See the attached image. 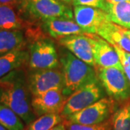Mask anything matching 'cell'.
Returning <instances> with one entry per match:
<instances>
[{
	"mask_svg": "<svg viewBox=\"0 0 130 130\" xmlns=\"http://www.w3.org/2000/svg\"><path fill=\"white\" fill-rule=\"evenodd\" d=\"M30 95L27 74L23 67L0 79V103L11 108L27 125L36 116L32 110Z\"/></svg>",
	"mask_w": 130,
	"mask_h": 130,
	"instance_id": "cell-1",
	"label": "cell"
},
{
	"mask_svg": "<svg viewBox=\"0 0 130 130\" xmlns=\"http://www.w3.org/2000/svg\"><path fill=\"white\" fill-rule=\"evenodd\" d=\"M64 86L62 92L68 98L83 85L98 78L97 72L93 67L80 60L70 51H64L60 56Z\"/></svg>",
	"mask_w": 130,
	"mask_h": 130,
	"instance_id": "cell-2",
	"label": "cell"
},
{
	"mask_svg": "<svg viewBox=\"0 0 130 130\" xmlns=\"http://www.w3.org/2000/svg\"><path fill=\"white\" fill-rule=\"evenodd\" d=\"M19 8L28 25L56 18L73 19L72 9L58 0H22Z\"/></svg>",
	"mask_w": 130,
	"mask_h": 130,
	"instance_id": "cell-3",
	"label": "cell"
},
{
	"mask_svg": "<svg viewBox=\"0 0 130 130\" xmlns=\"http://www.w3.org/2000/svg\"><path fill=\"white\" fill-rule=\"evenodd\" d=\"M106 95L107 94L105 89L98 77L77 89L67 98L61 115L67 118L106 97Z\"/></svg>",
	"mask_w": 130,
	"mask_h": 130,
	"instance_id": "cell-4",
	"label": "cell"
},
{
	"mask_svg": "<svg viewBox=\"0 0 130 130\" xmlns=\"http://www.w3.org/2000/svg\"><path fill=\"white\" fill-rule=\"evenodd\" d=\"M98 79L107 95L115 102L122 103L130 98V82L124 70L117 67L96 69Z\"/></svg>",
	"mask_w": 130,
	"mask_h": 130,
	"instance_id": "cell-5",
	"label": "cell"
},
{
	"mask_svg": "<svg viewBox=\"0 0 130 130\" xmlns=\"http://www.w3.org/2000/svg\"><path fill=\"white\" fill-rule=\"evenodd\" d=\"M28 65L32 70L58 68L59 62L54 42L44 36L35 39L29 47Z\"/></svg>",
	"mask_w": 130,
	"mask_h": 130,
	"instance_id": "cell-6",
	"label": "cell"
},
{
	"mask_svg": "<svg viewBox=\"0 0 130 130\" xmlns=\"http://www.w3.org/2000/svg\"><path fill=\"white\" fill-rule=\"evenodd\" d=\"M115 111V101L111 98L104 97L65 119L81 124H98L109 119Z\"/></svg>",
	"mask_w": 130,
	"mask_h": 130,
	"instance_id": "cell-7",
	"label": "cell"
},
{
	"mask_svg": "<svg viewBox=\"0 0 130 130\" xmlns=\"http://www.w3.org/2000/svg\"><path fill=\"white\" fill-rule=\"evenodd\" d=\"M28 87L32 96L38 95L53 89H63L62 71L58 68L32 70L27 75Z\"/></svg>",
	"mask_w": 130,
	"mask_h": 130,
	"instance_id": "cell-8",
	"label": "cell"
},
{
	"mask_svg": "<svg viewBox=\"0 0 130 130\" xmlns=\"http://www.w3.org/2000/svg\"><path fill=\"white\" fill-rule=\"evenodd\" d=\"M62 46L72 53L80 60L95 67L94 58L95 38L93 34L83 33L67 36L57 39Z\"/></svg>",
	"mask_w": 130,
	"mask_h": 130,
	"instance_id": "cell-9",
	"label": "cell"
},
{
	"mask_svg": "<svg viewBox=\"0 0 130 130\" xmlns=\"http://www.w3.org/2000/svg\"><path fill=\"white\" fill-rule=\"evenodd\" d=\"M74 7V20L87 33L96 34L102 25L111 21L106 12L102 9L84 5Z\"/></svg>",
	"mask_w": 130,
	"mask_h": 130,
	"instance_id": "cell-10",
	"label": "cell"
},
{
	"mask_svg": "<svg viewBox=\"0 0 130 130\" xmlns=\"http://www.w3.org/2000/svg\"><path fill=\"white\" fill-rule=\"evenodd\" d=\"M67 99L61 89H53L32 96L31 105L36 116L48 113H61Z\"/></svg>",
	"mask_w": 130,
	"mask_h": 130,
	"instance_id": "cell-11",
	"label": "cell"
},
{
	"mask_svg": "<svg viewBox=\"0 0 130 130\" xmlns=\"http://www.w3.org/2000/svg\"><path fill=\"white\" fill-rule=\"evenodd\" d=\"M95 38L94 58L95 68L117 67L123 70L119 54L111 43L98 35L93 34Z\"/></svg>",
	"mask_w": 130,
	"mask_h": 130,
	"instance_id": "cell-12",
	"label": "cell"
},
{
	"mask_svg": "<svg viewBox=\"0 0 130 130\" xmlns=\"http://www.w3.org/2000/svg\"><path fill=\"white\" fill-rule=\"evenodd\" d=\"M41 28L43 31L56 39L71 35L87 33L72 19L64 18L46 20L41 23Z\"/></svg>",
	"mask_w": 130,
	"mask_h": 130,
	"instance_id": "cell-13",
	"label": "cell"
},
{
	"mask_svg": "<svg viewBox=\"0 0 130 130\" xmlns=\"http://www.w3.org/2000/svg\"><path fill=\"white\" fill-rule=\"evenodd\" d=\"M96 34L112 46L130 52V38L123 31V27L108 21L98 28Z\"/></svg>",
	"mask_w": 130,
	"mask_h": 130,
	"instance_id": "cell-14",
	"label": "cell"
},
{
	"mask_svg": "<svg viewBox=\"0 0 130 130\" xmlns=\"http://www.w3.org/2000/svg\"><path fill=\"white\" fill-rule=\"evenodd\" d=\"M27 26L19 5L0 4V30H23Z\"/></svg>",
	"mask_w": 130,
	"mask_h": 130,
	"instance_id": "cell-15",
	"label": "cell"
},
{
	"mask_svg": "<svg viewBox=\"0 0 130 130\" xmlns=\"http://www.w3.org/2000/svg\"><path fill=\"white\" fill-rule=\"evenodd\" d=\"M29 61V52L19 48L0 56V79L10 72L22 68Z\"/></svg>",
	"mask_w": 130,
	"mask_h": 130,
	"instance_id": "cell-16",
	"label": "cell"
},
{
	"mask_svg": "<svg viewBox=\"0 0 130 130\" xmlns=\"http://www.w3.org/2000/svg\"><path fill=\"white\" fill-rule=\"evenodd\" d=\"M23 30H0V56L25 46Z\"/></svg>",
	"mask_w": 130,
	"mask_h": 130,
	"instance_id": "cell-17",
	"label": "cell"
},
{
	"mask_svg": "<svg viewBox=\"0 0 130 130\" xmlns=\"http://www.w3.org/2000/svg\"><path fill=\"white\" fill-rule=\"evenodd\" d=\"M105 11L112 23L126 28L130 25V0L113 4L106 3Z\"/></svg>",
	"mask_w": 130,
	"mask_h": 130,
	"instance_id": "cell-18",
	"label": "cell"
},
{
	"mask_svg": "<svg viewBox=\"0 0 130 130\" xmlns=\"http://www.w3.org/2000/svg\"><path fill=\"white\" fill-rule=\"evenodd\" d=\"M112 130H130V98L113 113Z\"/></svg>",
	"mask_w": 130,
	"mask_h": 130,
	"instance_id": "cell-19",
	"label": "cell"
},
{
	"mask_svg": "<svg viewBox=\"0 0 130 130\" xmlns=\"http://www.w3.org/2000/svg\"><path fill=\"white\" fill-rule=\"evenodd\" d=\"M0 124L8 130H25L23 121L9 107L0 103Z\"/></svg>",
	"mask_w": 130,
	"mask_h": 130,
	"instance_id": "cell-20",
	"label": "cell"
},
{
	"mask_svg": "<svg viewBox=\"0 0 130 130\" xmlns=\"http://www.w3.org/2000/svg\"><path fill=\"white\" fill-rule=\"evenodd\" d=\"M61 122L62 116L59 113L44 114L28 124L26 130H51Z\"/></svg>",
	"mask_w": 130,
	"mask_h": 130,
	"instance_id": "cell-21",
	"label": "cell"
},
{
	"mask_svg": "<svg viewBox=\"0 0 130 130\" xmlns=\"http://www.w3.org/2000/svg\"><path fill=\"white\" fill-rule=\"evenodd\" d=\"M65 124L67 130H112V121L108 119L98 124H81L66 121Z\"/></svg>",
	"mask_w": 130,
	"mask_h": 130,
	"instance_id": "cell-22",
	"label": "cell"
},
{
	"mask_svg": "<svg viewBox=\"0 0 130 130\" xmlns=\"http://www.w3.org/2000/svg\"><path fill=\"white\" fill-rule=\"evenodd\" d=\"M72 4L74 6H77V5L90 6V7L100 8L103 10L106 9V5L105 0H73Z\"/></svg>",
	"mask_w": 130,
	"mask_h": 130,
	"instance_id": "cell-23",
	"label": "cell"
},
{
	"mask_svg": "<svg viewBox=\"0 0 130 130\" xmlns=\"http://www.w3.org/2000/svg\"><path fill=\"white\" fill-rule=\"evenodd\" d=\"M113 46L115 48L116 51H117V53L119 54L121 65H122V67H123V70H124V72L125 73L126 76L127 77V78L129 79V81L130 82V64L127 62V61L124 57V55L123 54V49H121V48L116 46Z\"/></svg>",
	"mask_w": 130,
	"mask_h": 130,
	"instance_id": "cell-24",
	"label": "cell"
},
{
	"mask_svg": "<svg viewBox=\"0 0 130 130\" xmlns=\"http://www.w3.org/2000/svg\"><path fill=\"white\" fill-rule=\"evenodd\" d=\"M22 0H0V4L4 5H12L18 6Z\"/></svg>",
	"mask_w": 130,
	"mask_h": 130,
	"instance_id": "cell-25",
	"label": "cell"
},
{
	"mask_svg": "<svg viewBox=\"0 0 130 130\" xmlns=\"http://www.w3.org/2000/svg\"><path fill=\"white\" fill-rule=\"evenodd\" d=\"M51 130H67V126H66V124L65 123H60L59 124H57L56 126H55L54 128H52Z\"/></svg>",
	"mask_w": 130,
	"mask_h": 130,
	"instance_id": "cell-26",
	"label": "cell"
},
{
	"mask_svg": "<svg viewBox=\"0 0 130 130\" xmlns=\"http://www.w3.org/2000/svg\"><path fill=\"white\" fill-rule=\"evenodd\" d=\"M123 54H124V57H125V59L127 61V62L130 64V52H128V51H126L124 50H123Z\"/></svg>",
	"mask_w": 130,
	"mask_h": 130,
	"instance_id": "cell-27",
	"label": "cell"
},
{
	"mask_svg": "<svg viewBox=\"0 0 130 130\" xmlns=\"http://www.w3.org/2000/svg\"><path fill=\"white\" fill-rule=\"evenodd\" d=\"M123 1H126V0H105L106 3L107 4H113L119 2H123Z\"/></svg>",
	"mask_w": 130,
	"mask_h": 130,
	"instance_id": "cell-28",
	"label": "cell"
},
{
	"mask_svg": "<svg viewBox=\"0 0 130 130\" xmlns=\"http://www.w3.org/2000/svg\"><path fill=\"white\" fill-rule=\"evenodd\" d=\"M123 31L130 38V29H128V28H126L123 27Z\"/></svg>",
	"mask_w": 130,
	"mask_h": 130,
	"instance_id": "cell-29",
	"label": "cell"
},
{
	"mask_svg": "<svg viewBox=\"0 0 130 130\" xmlns=\"http://www.w3.org/2000/svg\"><path fill=\"white\" fill-rule=\"evenodd\" d=\"M0 130H8V129H6L5 126H3L2 124H0Z\"/></svg>",
	"mask_w": 130,
	"mask_h": 130,
	"instance_id": "cell-30",
	"label": "cell"
},
{
	"mask_svg": "<svg viewBox=\"0 0 130 130\" xmlns=\"http://www.w3.org/2000/svg\"><path fill=\"white\" fill-rule=\"evenodd\" d=\"M61 2H67V3H70V2H72L73 0H60Z\"/></svg>",
	"mask_w": 130,
	"mask_h": 130,
	"instance_id": "cell-31",
	"label": "cell"
},
{
	"mask_svg": "<svg viewBox=\"0 0 130 130\" xmlns=\"http://www.w3.org/2000/svg\"><path fill=\"white\" fill-rule=\"evenodd\" d=\"M128 28V29H130V25H129V26H128V27H127V28Z\"/></svg>",
	"mask_w": 130,
	"mask_h": 130,
	"instance_id": "cell-32",
	"label": "cell"
}]
</instances>
